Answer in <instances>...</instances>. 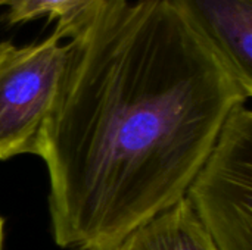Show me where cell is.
<instances>
[{
	"mask_svg": "<svg viewBox=\"0 0 252 250\" xmlns=\"http://www.w3.org/2000/svg\"><path fill=\"white\" fill-rule=\"evenodd\" d=\"M3 1H4V0H0V6H1V4H3Z\"/></svg>",
	"mask_w": 252,
	"mask_h": 250,
	"instance_id": "8",
	"label": "cell"
},
{
	"mask_svg": "<svg viewBox=\"0 0 252 250\" xmlns=\"http://www.w3.org/2000/svg\"><path fill=\"white\" fill-rule=\"evenodd\" d=\"M97 0H4L1 6L7 7L4 21L9 25L28 22L41 16L50 21H63L80 13Z\"/></svg>",
	"mask_w": 252,
	"mask_h": 250,
	"instance_id": "6",
	"label": "cell"
},
{
	"mask_svg": "<svg viewBox=\"0 0 252 250\" xmlns=\"http://www.w3.org/2000/svg\"><path fill=\"white\" fill-rule=\"evenodd\" d=\"M115 250H217L183 197L136 231Z\"/></svg>",
	"mask_w": 252,
	"mask_h": 250,
	"instance_id": "5",
	"label": "cell"
},
{
	"mask_svg": "<svg viewBox=\"0 0 252 250\" xmlns=\"http://www.w3.org/2000/svg\"><path fill=\"white\" fill-rule=\"evenodd\" d=\"M3 243H4V221L0 217V250H3Z\"/></svg>",
	"mask_w": 252,
	"mask_h": 250,
	"instance_id": "7",
	"label": "cell"
},
{
	"mask_svg": "<svg viewBox=\"0 0 252 250\" xmlns=\"http://www.w3.org/2000/svg\"><path fill=\"white\" fill-rule=\"evenodd\" d=\"M69 53V40L58 31L25 46L0 41V161L27 153L38 156Z\"/></svg>",
	"mask_w": 252,
	"mask_h": 250,
	"instance_id": "3",
	"label": "cell"
},
{
	"mask_svg": "<svg viewBox=\"0 0 252 250\" xmlns=\"http://www.w3.org/2000/svg\"><path fill=\"white\" fill-rule=\"evenodd\" d=\"M185 199L217 250H252V112L229 113Z\"/></svg>",
	"mask_w": 252,
	"mask_h": 250,
	"instance_id": "2",
	"label": "cell"
},
{
	"mask_svg": "<svg viewBox=\"0 0 252 250\" xmlns=\"http://www.w3.org/2000/svg\"><path fill=\"white\" fill-rule=\"evenodd\" d=\"M252 96V0H171Z\"/></svg>",
	"mask_w": 252,
	"mask_h": 250,
	"instance_id": "4",
	"label": "cell"
},
{
	"mask_svg": "<svg viewBox=\"0 0 252 250\" xmlns=\"http://www.w3.org/2000/svg\"><path fill=\"white\" fill-rule=\"evenodd\" d=\"M55 31L71 53L38 152L52 234L115 250L185 197L251 94L171 0H97Z\"/></svg>",
	"mask_w": 252,
	"mask_h": 250,
	"instance_id": "1",
	"label": "cell"
}]
</instances>
